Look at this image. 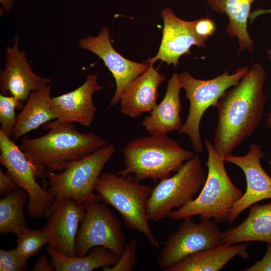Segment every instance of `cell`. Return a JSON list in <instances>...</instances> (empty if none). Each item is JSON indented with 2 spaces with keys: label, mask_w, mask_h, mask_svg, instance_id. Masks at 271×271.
Wrapping results in <instances>:
<instances>
[{
  "label": "cell",
  "mask_w": 271,
  "mask_h": 271,
  "mask_svg": "<svg viewBox=\"0 0 271 271\" xmlns=\"http://www.w3.org/2000/svg\"><path fill=\"white\" fill-rule=\"evenodd\" d=\"M269 124L271 127V112L270 113L269 117Z\"/></svg>",
  "instance_id": "cell-37"
},
{
  "label": "cell",
  "mask_w": 271,
  "mask_h": 271,
  "mask_svg": "<svg viewBox=\"0 0 271 271\" xmlns=\"http://www.w3.org/2000/svg\"><path fill=\"white\" fill-rule=\"evenodd\" d=\"M161 14L164 21L161 44L157 55L146 60V63L153 64L160 59L168 65L173 64L176 67L180 57L185 54H189L193 45L200 48L206 47L207 40L195 34L192 21L179 18L169 8L163 10Z\"/></svg>",
  "instance_id": "cell-16"
},
{
  "label": "cell",
  "mask_w": 271,
  "mask_h": 271,
  "mask_svg": "<svg viewBox=\"0 0 271 271\" xmlns=\"http://www.w3.org/2000/svg\"><path fill=\"white\" fill-rule=\"evenodd\" d=\"M138 241L136 238L126 243L124 251L116 263L111 267H103L104 271H130L136 266Z\"/></svg>",
  "instance_id": "cell-28"
},
{
  "label": "cell",
  "mask_w": 271,
  "mask_h": 271,
  "mask_svg": "<svg viewBox=\"0 0 271 271\" xmlns=\"http://www.w3.org/2000/svg\"><path fill=\"white\" fill-rule=\"evenodd\" d=\"M212 9L219 14L227 15L229 21L225 30L231 37H237L239 48L238 53L247 50L251 53L254 42L247 29L252 3L258 0H206Z\"/></svg>",
  "instance_id": "cell-23"
},
{
  "label": "cell",
  "mask_w": 271,
  "mask_h": 271,
  "mask_svg": "<svg viewBox=\"0 0 271 271\" xmlns=\"http://www.w3.org/2000/svg\"><path fill=\"white\" fill-rule=\"evenodd\" d=\"M28 270L27 261L19 256L15 249H0L1 271H22Z\"/></svg>",
  "instance_id": "cell-29"
},
{
  "label": "cell",
  "mask_w": 271,
  "mask_h": 271,
  "mask_svg": "<svg viewBox=\"0 0 271 271\" xmlns=\"http://www.w3.org/2000/svg\"><path fill=\"white\" fill-rule=\"evenodd\" d=\"M85 205V218L75 241V256L85 255L90 249L103 246L120 257L126 243L121 221L100 201Z\"/></svg>",
  "instance_id": "cell-11"
},
{
  "label": "cell",
  "mask_w": 271,
  "mask_h": 271,
  "mask_svg": "<svg viewBox=\"0 0 271 271\" xmlns=\"http://www.w3.org/2000/svg\"><path fill=\"white\" fill-rule=\"evenodd\" d=\"M80 48L89 51L100 57L112 73L116 90L110 105L114 106L120 101L125 88L150 67L149 63H139L129 60L113 48L109 38V31L103 28L96 37L88 36L78 43Z\"/></svg>",
  "instance_id": "cell-13"
},
{
  "label": "cell",
  "mask_w": 271,
  "mask_h": 271,
  "mask_svg": "<svg viewBox=\"0 0 271 271\" xmlns=\"http://www.w3.org/2000/svg\"><path fill=\"white\" fill-rule=\"evenodd\" d=\"M17 253L22 259L27 260L29 257L37 254L41 247L48 244V239L45 232L28 228L17 235Z\"/></svg>",
  "instance_id": "cell-26"
},
{
  "label": "cell",
  "mask_w": 271,
  "mask_h": 271,
  "mask_svg": "<svg viewBox=\"0 0 271 271\" xmlns=\"http://www.w3.org/2000/svg\"><path fill=\"white\" fill-rule=\"evenodd\" d=\"M182 220L177 230L169 235L158 256V265L163 270L167 271L191 255L222 243L223 232L214 220H200L196 223L191 218Z\"/></svg>",
  "instance_id": "cell-10"
},
{
  "label": "cell",
  "mask_w": 271,
  "mask_h": 271,
  "mask_svg": "<svg viewBox=\"0 0 271 271\" xmlns=\"http://www.w3.org/2000/svg\"><path fill=\"white\" fill-rule=\"evenodd\" d=\"M149 68L135 78L123 91L120 102L121 112L132 118L150 112L157 105L158 86L166 79L162 73Z\"/></svg>",
  "instance_id": "cell-18"
},
{
  "label": "cell",
  "mask_w": 271,
  "mask_h": 271,
  "mask_svg": "<svg viewBox=\"0 0 271 271\" xmlns=\"http://www.w3.org/2000/svg\"><path fill=\"white\" fill-rule=\"evenodd\" d=\"M28 201V193L20 187L1 198V235H18L29 228L24 212Z\"/></svg>",
  "instance_id": "cell-25"
},
{
  "label": "cell",
  "mask_w": 271,
  "mask_h": 271,
  "mask_svg": "<svg viewBox=\"0 0 271 271\" xmlns=\"http://www.w3.org/2000/svg\"><path fill=\"white\" fill-rule=\"evenodd\" d=\"M0 163L6 172L21 188L28 193V215L33 218L45 216L55 200L37 181L45 177L46 168L33 164L20 146L0 129Z\"/></svg>",
  "instance_id": "cell-9"
},
{
  "label": "cell",
  "mask_w": 271,
  "mask_h": 271,
  "mask_svg": "<svg viewBox=\"0 0 271 271\" xmlns=\"http://www.w3.org/2000/svg\"><path fill=\"white\" fill-rule=\"evenodd\" d=\"M207 175L198 153L187 161L173 176L153 186L147 206L149 221L170 217L173 210L193 201L201 190Z\"/></svg>",
  "instance_id": "cell-7"
},
{
  "label": "cell",
  "mask_w": 271,
  "mask_h": 271,
  "mask_svg": "<svg viewBox=\"0 0 271 271\" xmlns=\"http://www.w3.org/2000/svg\"><path fill=\"white\" fill-rule=\"evenodd\" d=\"M33 271H52L55 270V268L49 262L46 256L43 254L34 263L33 268L31 269Z\"/></svg>",
  "instance_id": "cell-33"
},
{
  "label": "cell",
  "mask_w": 271,
  "mask_h": 271,
  "mask_svg": "<svg viewBox=\"0 0 271 271\" xmlns=\"http://www.w3.org/2000/svg\"><path fill=\"white\" fill-rule=\"evenodd\" d=\"M267 13H271V9H257L249 14V19L251 23L258 16Z\"/></svg>",
  "instance_id": "cell-34"
},
{
  "label": "cell",
  "mask_w": 271,
  "mask_h": 271,
  "mask_svg": "<svg viewBox=\"0 0 271 271\" xmlns=\"http://www.w3.org/2000/svg\"><path fill=\"white\" fill-rule=\"evenodd\" d=\"M267 53L269 54L270 56L268 57L269 59L271 61V50H269L267 51Z\"/></svg>",
  "instance_id": "cell-36"
},
{
  "label": "cell",
  "mask_w": 271,
  "mask_h": 271,
  "mask_svg": "<svg viewBox=\"0 0 271 271\" xmlns=\"http://www.w3.org/2000/svg\"><path fill=\"white\" fill-rule=\"evenodd\" d=\"M85 214V204H78L70 198L60 201L47 223L41 227L48 245L62 254L75 256V238Z\"/></svg>",
  "instance_id": "cell-15"
},
{
  "label": "cell",
  "mask_w": 271,
  "mask_h": 271,
  "mask_svg": "<svg viewBox=\"0 0 271 271\" xmlns=\"http://www.w3.org/2000/svg\"><path fill=\"white\" fill-rule=\"evenodd\" d=\"M48 131L39 138L25 136L20 147L35 165L55 172L63 171L66 164L84 158L109 143L91 131L81 133L73 123L55 119L42 125Z\"/></svg>",
  "instance_id": "cell-2"
},
{
  "label": "cell",
  "mask_w": 271,
  "mask_h": 271,
  "mask_svg": "<svg viewBox=\"0 0 271 271\" xmlns=\"http://www.w3.org/2000/svg\"><path fill=\"white\" fill-rule=\"evenodd\" d=\"M204 146L208 154L205 184L193 201L172 211L170 216L172 219H191L200 215V220L213 218L217 223L224 222L227 221L232 208L243 194L231 181L225 161L215 152L212 143L206 139Z\"/></svg>",
  "instance_id": "cell-4"
},
{
  "label": "cell",
  "mask_w": 271,
  "mask_h": 271,
  "mask_svg": "<svg viewBox=\"0 0 271 271\" xmlns=\"http://www.w3.org/2000/svg\"><path fill=\"white\" fill-rule=\"evenodd\" d=\"M244 270L271 271V242L267 243L266 251L262 258Z\"/></svg>",
  "instance_id": "cell-31"
},
{
  "label": "cell",
  "mask_w": 271,
  "mask_h": 271,
  "mask_svg": "<svg viewBox=\"0 0 271 271\" xmlns=\"http://www.w3.org/2000/svg\"><path fill=\"white\" fill-rule=\"evenodd\" d=\"M24 106V103L13 96L0 94V129L10 138L17 120L15 110Z\"/></svg>",
  "instance_id": "cell-27"
},
{
  "label": "cell",
  "mask_w": 271,
  "mask_h": 271,
  "mask_svg": "<svg viewBox=\"0 0 271 271\" xmlns=\"http://www.w3.org/2000/svg\"><path fill=\"white\" fill-rule=\"evenodd\" d=\"M136 138L123 148L124 168L117 172L132 174L141 181L150 179L154 183L168 178L196 154L180 146L168 134H150Z\"/></svg>",
  "instance_id": "cell-3"
},
{
  "label": "cell",
  "mask_w": 271,
  "mask_h": 271,
  "mask_svg": "<svg viewBox=\"0 0 271 271\" xmlns=\"http://www.w3.org/2000/svg\"><path fill=\"white\" fill-rule=\"evenodd\" d=\"M97 79V74H88L84 83L76 89L52 97L51 106L56 119L90 126L97 110L92 102V95L103 88Z\"/></svg>",
  "instance_id": "cell-17"
},
{
  "label": "cell",
  "mask_w": 271,
  "mask_h": 271,
  "mask_svg": "<svg viewBox=\"0 0 271 271\" xmlns=\"http://www.w3.org/2000/svg\"><path fill=\"white\" fill-rule=\"evenodd\" d=\"M153 186L143 184L132 174L124 176L110 172L101 174L95 192L101 201L114 208L129 230H138L150 244L158 248L160 242L149 226L147 206Z\"/></svg>",
  "instance_id": "cell-6"
},
{
  "label": "cell",
  "mask_w": 271,
  "mask_h": 271,
  "mask_svg": "<svg viewBox=\"0 0 271 271\" xmlns=\"http://www.w3.org/2000/svg\"><path fill=\"white\" fill-rule=\"evenodd\" d=\"M270 165H271V161H270Z\"/></svg>",
  "instance_id": "cell-38"
},
{
  "label": "cell",
  "mask_w": 271,
  "mask_h": 271,
  "mask_svg": "<svg viewBox=\"0 0 271 271\" xmlns=\"http://www.w3.org/2000/svg\"><path fill=\"white\" fill-rule=\"evenodd\" d=\"M45 250L51 258V263L56 271H91L100 267H111L119 256L103 246L94 247L87 255L69 256L48 245Z\"/></svg>",
  "instance_id": "cell-24"
},
{
  "label": "cell",
  "mask_w": 271,
  "mask_h": 271,
  "mask_svg": "<svg viewBox=\"0 0 271 271\" xmlns=\"http://www.w3.org/2000/svg\"><path fill=\"white\" fill-rule=\"evenodd\" d=\"M19 38L16 37L13 46L6 48V66L0 73V91L24 103L32 92L50 85L51 79L33 71L24 51L19 50Z\"/></svg>",
  "instance_id": "cell-14"
},
{
  "label": "cell",
  "mask_w": 271,
  "mask_h": 271,
  "mask_svg": "<svg viewBox=\"0 0 271 271\" xmlns=\"http://www.w3.org/2000/svg\"><path fill=\"white\" fill-rule=\"evenodd\" d=\"M264 153L260 146L252 143L247 154L242 156L232 154L224 161L239 167L246 181V189L232 208L227 221L231 224L244 210L264 199H271V177L263 170L261 159Z\"/></svg>",
  "instance_id": "cell-12"
},
{
  "label": "cell",
  "mask_w": 271,
  "mask_h": 271,
  "mask_svg": "<svg viewBox=\"0 0 271 271\" xmlns=\"http://www.w3.org/2000/svg\"><path fill=\"white\" fill-rule=\"evenodd\" d=\"M51 85L45 86L29 96L17 120L11 139L16 142L18 139L41 125L56 119L51 106Z\"/></svg>",
  "instance_id": "cell-22"
},
{
  "label": "cell",
  "mask_w": 271,
  "mask_h": 271,
  "mask_svg": "<svg viewBox=\"0 0 271 271\" xmlns=\"http://www.w3.org/2000/svg\"><path fill=\"white\" fill-rule=\"evenodd\" d=\"M266 78L259 63L248 69L238 83L226 90L214 107L218 119L214 131L213 148L223 158L251 137L262 120L265 104L263 91Z\"/></svg>",
  "instance_id": "cell-1"
},
{
  "label": "cell",
  "mask_w": 271,
  "mask_h": 271,
  "mask_svg": "<svg viewBox=\"0 0 271 271\" xmlns=\"http://www.w3.org/2000/svg\"><path fill=\"white\" fill-rule=\"evenodd\" d=\"M0 1L6 11L11 10L13 4V0H0Z\"/></svg>",
  "instance_id": "cell-35"
},
{
  "label": "cell",
  "mask_w": 271,
  "mask_h": 271,
  "mask_svg": "<svg viewBox=\"0 0 271 271\" xmlns=\"http://www.w3.org/2000/svg\"><path fill=\"white\" fill-rule=\"evenodd\" d=\"M251 242L241 244L222 243L191 255L167 271H218L236 256L249 257L247 248Z\"/></svg>",
  "instance_id": "cell-20"
},
{
  "label": "cell",
  "mask_w": 271,
  "mask_h": 271,
  "mask_svg": "<svg viewBox=\"0 0 271 271\" xmlns=\"http://www.w3.org/2000/svg\"><path fill=\"white\" fill-rule=\"evenodd\" d=\"M247 218L237 226L222 234V243L235 244L244 241L271 242V203L249 207Z\"/></svg>",
  "instance_id": "cell-21"
},
{
  "label": "cell",
  "mask_w": 271,
  "mask_h": 271,
  "mask_svg": "<svg viewBox=\"0 0 271 271\" xmlns=\"http://www.w3.org/2000/svg\"><path fill=\"white\" fill-rule=\"evenodd\" d=\"M248 69L243 67L231 74L226 71L209 80L196 79L188 72L179 74L190 106L187 118L178 131L188 137L196 153H201L204 150L200 132V124L204 113L209 107L215 106L226 90L236 85Z\"/></svg>",
  "instance_id": "cell-8"
},
{
  "label": "cell",
  "mask_w": 271,
  "mask_h": 271,
  "mask_svg": "<svg viewBox=\"0 0 271 271\" xmlns=\"http://www.w3.org/2000/svg\"><path fill=\"white\" fill-rule=\"evenodd\" d=\"M181 88L179 74L174 73L168 82L164 98L142 121V124L150 134H168L181 127Z\"/></svg>",
  "instance_id": "cell-19"
},
{
  "label": "cell",
  "mask_w": 271,
  "mask_h": 271,
  "mask_svg": "<svg viewBox=\"0 0 271 271\" xmlns=\"http://www.w3.org/2000/svg\"><path fill=\"white\" fill-rule=\"evenodd\" d=\"M192 24L195 34L207 41L209 37L213 35L216 28L214 22L208 18H203L192 21Z\"/></svg>",
  "instance_id": "cell-30"
},
{
  "label": "cell",
  "mask_w": 271,
  "mask_h": 271,
  "mask_svg": "<svg viewBox=\"0 0 271 271\" xmlns=\"http://www.w3.org/2000/svg\"><path fill=\"white\" fill-rule=\"evenodd\" d=\"M113 144L101 148L80 160L69 162L65 169L59 172L46 170L47 191L55 200L45 214L48 219L56 204L65 198H70L78 204L101 201L95 188L104 166L115 151Z\"/></svg>",
  "instance_id": "cell-5"
},
{
  "label": "cell",
  "mask_w": 271,
  "mask_h": 271,
  "mask_svg": "<svg viewBox=\"0 0 271 271\" xmlns=\"http://www.w3.org/2000/svg\"><path fill=\"white\" fill-rule=\"evenodd\" d=\"M19 186L16 184L14 180L7 173H5L2 169H0V195L4 196Z\"/></svg>",
  "instance_id": "cell-32"
}]
</instances>
